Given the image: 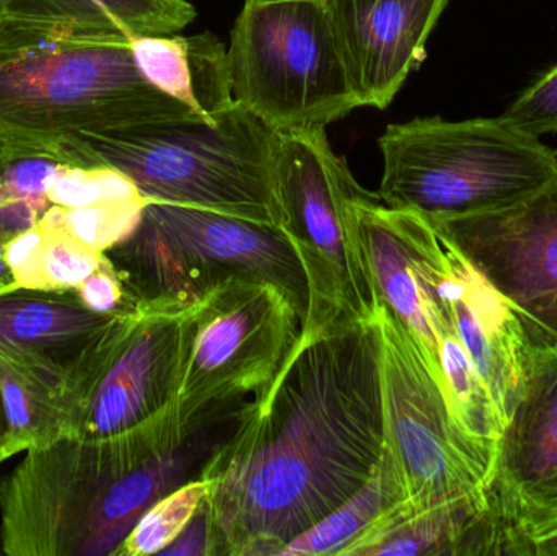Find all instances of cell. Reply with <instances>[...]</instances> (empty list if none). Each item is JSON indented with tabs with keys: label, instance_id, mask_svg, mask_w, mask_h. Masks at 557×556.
Listing matches in <instances>:
<instances>
[{
	"label": "cell",
	"instance_id": "f1b7e54d",
	"mask_svg": "<svg viewBox=\"0 0 557 556\" xmlns=\"http://www.w3.org/2000/svg\"><path fill=\"white\" fill-rule=\"evenodd\" d=\"M74 291L85 307L100 316H126L139 306V300L131 296L104 254L97 271L74 287Z\"/></svg>",
	"mask_w": 557,
	"mask_h": 556
},
{
	"label": "cell",
	"instance_id": "4fadbf2b",
	"mask_svg": "<svg viewBox=\"0 0 557 556\" xmlns=\"http://www.w3.org/2000/svg\"><path fill=\"white\" fill-rule=\"evenodd\" d=\"M123 317L91 312L74 289L0 291V356L59 395L65 411Z\"/></svg>",
	"mask_w": 557,
	"mask_h": 556
},
{
	"label": "cell",
	"instance_id": "d6a6232c",
	"mask_svg": "<svg viewBox=\"0 0 557 556\" xmlns=\"http://www.w3.org/2000/svg\"><path fill=\"white\" fill-rule=\"evenodd\" d=\"M0 453L12 457L9 453V430H7L5 411H3L2 394H0Z\"/></svg>",
	"mask_w": 557,
	"mask_h": 556
},
{
	"label": "cell",
	"instance_id": "ba28073f",
	"mask_svg": "<svg viewBox=\"0 0 557 556\" xmlns=\"http://www.w3.org/2000/svg\"><path fill=\"white\" fill-rule=\"evenodd\" d=\"M227 72L235 103L276 133L326 129L360 108L323 0H247Z\"/></svg>",
	"mask_w": 557,
	"mask_h": 556
},
{
	"label": "cell",
	"instance_id": "30bf717a",
	"mask_svg": "<svg viewBox=\"0 0 557 556\" xmlns=\"http://www.w3.org/2000/svg\"><path fill=\"white\" fill-rule=\"evenodd\" d=\"M290 297L270 283L232 280L195 302L191 343L173 408L195 421L263 394L300 336Z\"/></svg>",
	"mask_w": 557,
	"mask_h": 556
},
{
	"label": "cell",
	"instance_id": "1f68e13d",
	"mask_svg": "<svg viewBox=\"0 0 557 556\" xmlns=\"http://www.w3.org/2000/svg\"><path fill=\"white\" fill-rule=\"evenodd\" d=\"M16 286L15 277H13L12 270L3 257V250H0V291L13 289Z\"/></svg>",
	"mask_w": 557,
	"mask_h": 556
},
{
	"label": "cell",
	"instance_id": "83f0119b",
	"mask_svg": "<svg viewBox=\"0 0 557 556\" xmlns=\"http://www.w3.org/2000/svg\"><path fill=\"white\" fill-rule=\"evenodd\" d=\"M500 118L539 139L557 134V64L525 88Z\"/></svg>",
	"mask_w": 557,
	"mask_h": 556
},
{
	"label": "cell",
	"instance_id": "2e32d148",
	"mask_svg": "<svg viewBox=\"0 0 557 556\" xmlns=\"http://www.w3.org/2000/svg\"><path fill=\"white\" fill-rule=\"evenodd\" d=\"M356 219L379 302L418 339L442 387L438 313L431 293L437 228L418 212L383 205L372 193L357 201Z\"/></svg>",
	"mask_w": 557,
	"mask_h": 556
},
{
	"label": "cell",
	"instance_id": "e0dca14e",
	"mask_svg": "<svg viewBox=\"0 0 557 556\" xmlns=\"http://www.w3.org/2000/svg\"><path fill=\"white\" fill-rule=\"evenodd\" d=\"M506 544L493 485L424 508L403 503L341 556H493L506 555Z\"/></svg>",
	"mask_w": 557,
	"mask_h": 556
},
{
	"label": "cell",
	"instance_id": "277c9868",
	"mask_svg": "<svg viewBox=\"0 0 557 556\" xmlns=\"http://www.w3.org/2000/svg\"><path fill=\"white\" fill-rule=\"evenodd\" d=\"M276 131L242 104L215 121H156L58 140L65 162L126 175L150 202L193 206L281 224L273 173Z\"/></svg>",
	"mask_w": 557,
	"mask_h": 556
},
{
	"label": "cell",
	"instance_id": "e575fe53",
	"mask_svg": "<svg viewBox=\"0 0 557 556\" xmlns=\"http://www.w3.org/2000/svg\"><path fill=\"white\" fill-rule=\"evenodd\" d=\"M7 459H9V457H7L5 454L0 453V464L5 462Z\"/></svg>",
	"mask_w": 557,
	"mask_h": 556
},
{
	"label": "cell",
	"instance_id": "cb8c5ba5",
	"mask_svg": "<svg viewBox=\"0 0 557 556\" xmlns=\"http://www.w3.org/2000/svg\"><path fill=\"white\" fill-rule=\"evenodd\" d=\"M149 202L143 193H136L77 208L51 205L38 225L45 231L62 232L84 247L104 254L133 234Z\"/></svg>",
	"mask_w": 557,
	"mask_h": 556
},
{
	"label": "cell",
	"instance_id": "603a6c76",
	"mask_svg": "<svg viewBox=\"0 0 557 556\" xmlns=\"http://www.w3.org/2000/svg\"><path fill=\"white\" fill-rule=\"evenodd\" d=\"M0 394L13 456L41 449L65 436L61 397L0 356Z\"/></svg>",
	"mask_w": 557,
	"mask_h": 556
},
{
	"label": "cell",
	"instance_id": "d4e9b609",
	"mask_svg": "<svg viewBox=\"0 0 557 556\" xmlns=\"http://www.w3.org/2000/svg\"><path fill=\"white\" fill-rule=\"evenodd\" d=\"M209 482L193 479L150 506L134 526L116 556L162 555L208 502Z\"/></svg>",
	"mask_w": 557,
	"mask_h": 556
},
{
	"label": "cell",
	"instance_id": "6da1fadb",
	"mask_svg": "<svg viewBox=\"0 0 557 556\" xmlns=\"http://www.w3.org/2000/svg\"><path fill=\"white\" fill-rule=\"evenodd\" d=\"M383 450L376 323L298 338L202 472L209 556H277L352 498Z\"/></svg>",
	"mask_w": 557,
	"mask_h": 556
},
{
	"label": "cell",
	"instance_id": "484cf974",
	"mask_svg": "<svg viewBox=\"0 0 557 556\" xmlns=\"http://www.w3.org/2000/svg\"><path fill=\"white\" fill-rule=\"evenodd\" d=\"M41 231L38 254L16 277V286L39 291L74 289L100 267L103 254L84 247L62 232Z\"/></svg>",
	"mask_w": 557,
	"mask_h": 556
},
{
	"label": "cell",
	"instance_id": "7402d4cb",
	"mask_svg": "<svg viewBox=\"0 0 557 556\" xmlns=\"http://www.w3.org/2000/svg\"><path fill=\"white\" fill-rule=\"evenodd\" d=\"M438 362L442 392L451 417L468 437L494 450L497 456V444L504 431L503 421L490 388L478 374L454 326H448L438 335Z\"/></svg>",
	"mask_w": 557,
	"mask_h": 556
},
{
	"label": "cell",
	"instance_id": "7a4b0ae2",
	"mask_svg": "<svg viewBox=\"0 0 557 556\" xmlns=\"http://www.w3.org/2000/svg\"><path fill=\"white\" fill-rule=\"evenodd\" d=\"M253 400L195 421L175 408L116 436H64L26 450L0 479V547L9 556H116L160 498L199 479Z\"/></svg>",
	"mask_w": 557,
	"mask_h": 556
},
{
	"label": "cell",
	"instance_id": "836d02e7",
	"mask_svg": "<svg viewBox=\"0 0 557 556\" xmlns=\"http://www.w3.org/2000/svg\"><path fill=\"white\" fill-rule=\"evenodd\" d=\"M557 495V479L555 482L552 483V485L548 486V489L543 490V492L536 493V495L532 496H522V498H549V496H556ZM517 499V498H513Z\"/></svg>",
	"mask_w": 557,
	"mask_h": 556
},
{
	"label": "cell",
	"instance_id": "ac0fdd59",
	"mask_svg": "<svg viewBox=\"0 0 557 556\" xmlns=\"http://www.w3.org/2000/svg\"><path fill=\"white\" fill-rule=\"evenodd\" d=\"M532 345L522 398L497 444L500 499L536 495L557 479V348Z\"/></svg>",
	"mask_w": 557,
	"mask_h": 556
},
{
	"label": "cell",
	"instance_id": "5b68a950",
	"mask_svg": "<svg viewBox=\"0 0 557 556\" xmlns=\"http://www.w3.org/2000/svg\"><path fill=\"white\" fill-rule=\"evenodd\" d=\"M379 198L431 221L507 208L557 176V150L503 118H416L379 139Z\"/></svg>",
	"mask_w": 557,
	"mask_h": 556
},
{
	"label": "cell",
	"instance_id": "9a60e30c",
	"mask_svg": "<svg viewBox=\"0 0 557 556\" xmlns=\"http://www.w3.org/2000/svg\"><path fill=\"white\" fill-rule=\"evenodd\" d=\"M360 107L386 110L424 62L448 0H323Z\"/></svg>",
	"mask_w": 557,
	"mask_h": 556
},
{
	"label": "cell",
	"instance_id": "44dd1931",
	"mask_svg": "<svg viewBox=\"0 0 557 556\" xmlns=\"http://www.w3.org/2000/svg\"><path fill=\"white\" fill-rule=\"evenodd\" d=\"M406 502L401 473L388 449L369 482L339 508L285 545L277 556L339 555Z\"/></svg>",
	"mask_w": 557,
	"mask_h": 556
},
{
	"label": "cell",
	"instance_id": "3957f363",
	"mask_svg": "<svg viewBox=\"0 0 557 556\" xmlns=\"http://www.w3.org/2000/svg\"><path fill=\"white\" fill-rule=\"evenodd\" d=\"M183 118L199 116L144 77L129 36L0 9L2 146Z\"/></svg>",
	"mask_w": 557,
	"mask_h": 556
},
{
	"label": "cell",
	"instance_id": "7c38bea8",
	"mask_svg": "<svg viewBox=\"0 0 557 556\" xmlns=\"http://www.w3.org/2000/svg\"><path fill=\"white\" fill-rule=\"evenodd\" d=\"M431 222L509 300L532 342L557 348V176L507 208Z\"/></svg>",
	"mask_w": 557,
	"mask_h": 556
},
{
	"label": "cell",
	"instance_id": "52a82bcc",
	"mask_svg": "<svg viewBox=\"0 0 557 556\" xmlns=\"http://www.w3.org/2000/svg\"><path fill=\"white\" fill-rule=\"evenodd\" d=\"M104 255L139 302L193 304L227 281H258L284 291L304 322V268L277 225L193 206L149 202L133 234Z\"/></svg>",
	"mask_w": 557,
	"mask_h": 556
},
{
	"label": "cell",
	"instance_id": "4316f807",
	"mask_svg": "<svg viewBox=\"0 0 557 556\" xmlns=\"http://www.w3.org/2000/svg\"><path fill=\"white\" fill-rule=\"evenodd\" d=\"M507 556H557V495L500 499Z\"/></svg>",
	"mask_w": 557,
	"mask_h": 556
},
{
	"label": "cell",
	"instance_id": "8fae6325",
	"mask_svg": "<svg viewBox=\"0 0 557 556\" xmlns=\"http://www.w3.org/2000/svg\"><path fill=\"white\" fill-rule=\"evenodd\" d=\"M195 302L143 300L121 320L84 384L65 401V436L101 440L172 407L191 343Z\"/></svg>",
	"mask_w": 557,
	"mask_h": 556
},
{
	"label": "cell",
	"instance_id": "8992f818",
	"mask_svg": "<svg viewBox=\"0 0 557 556\" xmlns=\"http://www.w3.org/2000/svg\"><path fill=\"white\" fill-rule=\"evenodd\" d=\"M274 186L281 224L307 281L300 339L357 322H373L380 302L357 227L367 189L327 140L326 129L276 133Z\"/></svg>",
	"mask_w": 557,
	"mask_h": 556
},
{
	"label": "cell",
	"instance_id": "4dcf8cb0",
	"mask_svg": "<svg viewBox=\"0 0 557 556\" xmlns=\"http://www.w3.org/2000/svg\"><path fill=\"white\" fill-rule=\"evenodd\" d=\"M41 242L42 231L39 227H35L32 231L25 232V234L18 235V237L12 238L5 245L3 257H5L15 280L33 263Z\"/></svg>",
	"mask_w": 557,
	"mask_h": 556
},
{
	"label": "cell",
	"instance_id": "ffe728a7",
	"mask_svg": "<svg viewBox=\"0 0 557 556\" xmlns=\"http://www.w3.org/2000/svg\"><path fill=\"white\" fill-rule=\"evenodd\" d=\"M0 9L65 20L114 35H172L191 25L188 0H0Z\"/></svg>",
	"mask_w": 557,
	"mask_h": 556
},
{
	"label": "cell",
	"instance_id": "f546056e",
	"mask_svg": "<svg viewBox=\"0 0 557 556\" xmlns=\"http://www.w3.org/2000/svg\"><path fill=\"white\" fill-rule=\"evenodd\" d=\"M206 503L188 528L162 555L209 556V512Z\"/></svg>",
	"mask_w": 557,
	"mask_h": 556
},
{
	"label": "cell",
	"instance_id": "5bb4252c",
	"mask_svg": "<svg viewBox=\"0 0 557 556\" xmlns=\"http://www.w3.org/2000/svg\"><path fill=\"white\" fill-rule=\"evenodd\" d=\"M435 228L442 240L432 283L435 309L438 317L444 313L450 320L506 428L525 388L532 338L509 300L437 225Z\"/></svg>",
	"mask_w": 557,
	"mask_h": 556
},
{
	"label": "cell",
	"instance_id": "d6986e66",
	"mask_svg": "<svg viewBox=\"0 0 557 556\" xmlns=\"http://www.w3.org/2000/svg\"><path fill=\"white\" fill-rule=\"evenodd\" d=\"M144 77L206 121L235 103L227 72V48L212 35H146L131 38Z\"/></svg>",
	"mask_w": 557,
	"mask_h": 556
},
{
	"label": "cell",
	"instance_id": "9c48e42d",
	"mask_svg": "<svg viewBox=\"0 0 557 556\" xmlns=\"http://www.w3.org/2000/svg\"><path fill=\"white\" fill-rule=\"evenodd\" d=\"M373 322L385 446L401 473L405 505L424 508L491 489L496 453L460 430L418 339L385 304Z\"/></svg>",
	"mask_w": 557,
	"mask_h": 556
},
{
	"label": "cell",
	"instance_id": "d590c367",
	"mask_svg": "<svg viewBox=\"0 0 557 556\" xmlns=\"http://www.w3.org/2000/svg\"><path fill=\"white\" fill-rule=\"evenodd\" d=\"M0 162H2V144H0Z\"/></svg>",
	"mask_w": 557,
	"mask_h": 556
}]
</instances>
